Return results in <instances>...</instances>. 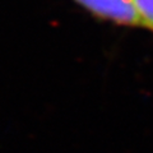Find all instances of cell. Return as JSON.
I'll list each match as a JSON object with an SVG mask.
<instances>
[{"label": "cell", "mask_w": 153, "mask_h": 153, "mask_svg": "<svg viewBox=\"0 0 153 153\" xmlns=\"http://www.w3.org/2000/svg\"><path fill=\"white\" fill-rule=\"evenodd\" d=\"M93 16L130 27H143L133 0H74Z\"/></svg>", "instance_id": "6da1fadb"}, {"label": "cell", "mask_w": 153, "mask_h": 153, "mask_svg": "<svg viewBox=\"0 0 153 153\" xmlns=\"http://www.w3.org/2000/svg\"><path fill=\"white\" fill-rule=\"evenodd\" d=\"M133 3L143 22V27L153 31V0H133Z\"/></svg>", "instance_id": "7a4b0ae2"}]
</instances>
